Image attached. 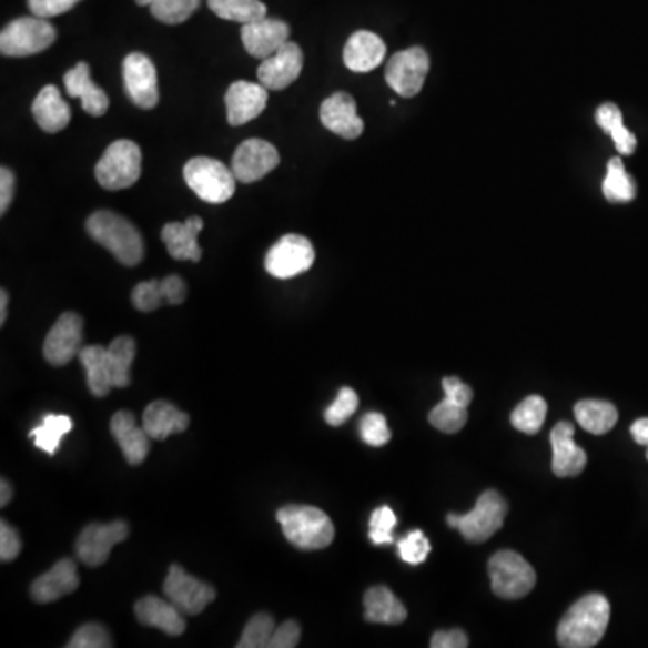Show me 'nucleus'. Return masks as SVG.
Masks as SVG:
<instances>
[{"label":"nucleus","instance_id":"obj_1","mask_svg":"<svg viewBox=\"0 0 648 648\" xmlns=\"http://www.w3.org/2000/svg\"><path fill=\"white\" fill-rule=\"evenodd\" d=\"M610 620V604L604 595H587L573 604L558 624L557 639L564 648L595 647Z\"/></svg>","mask_w":648,"mask_h":648},{"label":"nucleus","instance_id":"obj_2","mask_svg":"<svg viewBox=\"0 0 648 648\" xmlns=\"http://www.w3.org/2000/svg\"><path fill=\"white\" fill-rule=\"evenodd\" d=\"M87 233L94 242L105 247L112 256L126 267L143 262V236L129 220L112 211H95L87 220Z\"/></svg>","mask_w":648,"mask_h":648},{"label":"nucleus","instance_id":"obj_3","mask_svg":"<svg viewBox=\"0 0 648 648\" xmlns=\"http://www.w3.org/2000/svg\"><path fill=\"white\" fill-rule=\"evenodd\" d=\"M276 519L282 525L286 540L303 551L328 548L334 540V523L315 506H283L277 510Z\"/></svg>","mask_w":648,"mask_h":648},{"label":"nucleus","instance_id":"obj_4","mask_svg":"<svg viewBox=\"0 0 648 648\" xmlns=\"http://www.w3.org/2000/svg\"><path fill=\"white\" fill-rule=\"evenodd\" d=\"M508 514V505L499 492H483L473 512L465 515L448 514L447 525L458 529L467 543H485L496 535Z\"/></svg>","mask_w":648,"mask_h":648},{"label":"nucleus","instance_id":"obj_5","mask_svg":"<svg viewBox=\"0 0 648 648\" xmlns=\"http://www.w3.org/2000/svg\"><path fill=\"white\" fill-rule=\"evenodd\" d=\"M184 181L195 195L207 204H224L236 191V176L224 162L195 158L184 166Z\"/></svg>","mask_w":648,"mask_h":648},{"label":"nucleus","instance_id":"obj_6","mask_svg":"<svg viewBox=\"0 0 648 648\" xmlns=\"http://www.w3.org/2000/svg\"><path fill=\"white\" fill-rule=\"evenodd\" d=\"M141 162L143 155L138 144L129 139H120L110 144L95 164V179L105 190H126L139 181Z\"/></svg>","mask_w":648,"mask_h":648},{"label":"nucleus","instance_id":"obj_7","mask_svg":"<svg viewBox=\"0 0 648 648\" xmlns=\"http://www.w3.org/2000/svg\"><path fill=\"white\" fill-rule=\"evenodd\" d=\"M57 40V29L48 19L22 17L6 26L0 33V53L4 57L24 58L43 53Z\"/></svg>","mask_w":648,"mask_h":648},{"label":"nucleus","instance_id":"obj_8","mask_svg":"<svg viewBox=\"0 0 648 648\" xmlns=\"http://www.w3.org/2000/svg\"><path fill=\"white\" fill-rule=\"evenodd\" d=\"M488 575H490L492 591L505 600L525 598L528 593H531L537 581L534 567L510 549L499 551L490 558Z\"/></svg>","mask_w":648,"mask_h":648},{"label":"nucleus","instance_id":"obj_9","mask_svg":"<svg viewBox=\"0 0 648 648\" xmlns=\"http://www.w3.org/2000/svg\"><path fill=\"white\" fill-rule=\"evenodd\" d=\"M315 262L314 245L301 234H285L265 254V271L276 280H291L311 271Z\"/></svg>","mask_w":648,"mask_h":648},{"label":"nucleus","instance_id":"obj_10","mask_svg":"<svg viewBox=\"0 0 648 648\" xmlns=\"http://www.w3.org/2000/svg\"><path fill=\"white\" fill-rule=\"evenodd\" d=\"M162 589L168 600L172 601L182 615H201L202 610L213 604L216 598L215 589L210 584L191 577L184 571V567L176 564L170 567Z\"/></svg>","mask_w":648,"mask_h":648},{"label":"nucleus","instance_id":"obj_11","mask_svg":"<svg viewBox=\"0 0 648 648\" xmlns=\"http://www.w3.org/2000/svg\"><path fill=\"white\" fill-rule=\"evenodd\" d=\"M429 54L422 48H409L392 57L386 65L387 85L402 98H413L424 87L429 74Z\"/></svg>","mask_w":648,"mask_h":648},{"label":"nucleus","instance_id":"obj_12","mask_svg":"<svg viewBox=\"0 0 648 648\" xmlns=\"http://www.w3.org/2000/svg\"><path fill=\"white\" fill-rule=\"evenodd\" d=\"M129 525L124 520H112L109 525H89L78 535L77 555L85 566H103L109 560L112 548L129 539Z\"/></svg>","mask_w":648,"mask_h":648},{"label":"nucleus","instance_id":"obj_13","mask_svg":"<svg viewBox=\"0 0 648 648\" xmlns=\"http://www.w3.org/2000/svg\"><path fill=\"white\" fill-rule=\"evenodd\" d=\"M280 164V153L274 144L263 141V139H247L240 144L231 161L236 181L243 184H253L262 181L272 170H276Z\"/></svg>","mask_w":648,"mask_h":648},{"label":"nucleus","instance_id":"obj_14","mask_svg":"<svg viewBox=\"0 0 648 648\" xmlns=\"http://www.w3.org/2000/svg\"><path fill=\"white\" fill-rule=\"evenodd\" d=\"M126 94L139 109H155L159 103L158 69L146 54L130 53L123 62Z\"/></svg>","mask_w":648,"mask_h":648},{"label":"nucleus","instance_id":"obj_15","mask_svg":"<svg viewBox=\"0 0 648 648\" xmlns=\"http://www.w3.org/2000/svg\"><path fill=\"white\" fill-rule=\"evenodd\" d=\"M83 343V320L74 312H65L49 330L43 343V357L51 366H65L77 357Z\"/></svg>","mask_w":648,"mask_h":648},{"label":"nucleus","instance_id":"obj_16","mask_svg":"<svg viewBox=\"0 0 648 648\" xmlns=\"http://www.w3.org/2000/svg\"><path fill=\"white\" fill-rule=\"evenodd\" d=\"M305 57L297 43L288 42L280 51L265 58L257 68V81L269 91H285L300 78Z\"/></svg>","mask_w":648,"mask_h":648},{"label":"nucleus","instance_id":"obj_17","mask_svg":"<svg viewBox=\"0 0 648 648\" xmlns=\"http://www.w3.org/2000/svg\"><path fill=\"white\" fill-rule=\"evenodd\" d=\"M269 101V89L253 81H234L225 92V109L231 126H242L256 120Z\"/></svg>","mask_w":648,"mask_h":648},{"label":"nucleus","instance_id":"obj_18","mask_svg":"<svg viewBox=\"0 0 648 648\" xmlns=\"http://www.w3.org/2000/svg\"><path fill=\"white\" fill-rule=\"evenodd\" d=\"M291 28L283 20L260 19L242 26L243 48L257 60H265L288 42Z\"/></svg>","mask_w":648,"mask_h":648},{"label":"nucleus","instance_id":"obj_19","mask_svg":"<svg viewBox=\"0 0 648 648\" xmlns=\"http://www.w3.org/2000/svg\"><path fill=\"white\" fill-rule=\"evenodd\" d=\"M321 123L332 134L343 139H357L364 132V121L358 118L357 103L346 92H335L321 105Z\"/></svg>","mask_w":648,"mask_h":648},{"label":"nucleus","instance_id":"obj_20","mask_svg":"<svg viewBox=\"0 0 648 648\" xmlns=\"http://www.w3.org/2000/svg\"><path fill=\"white\" fill-rule=\"evenodd\" d=\"M80 587V577H78V566L71 558L58 560L48 573L40 575L31 586V596L39 604H51L71 595Z\"/></svg>","mask_w":648,"mask_h":648},{"label":"nucleus","instance_id":"obj_21","mask_svg":"<svg viewBox=\"0 0 648 648\" xmlns=\"http://www.w3.org/2000/svg\"><path fill=\"white\" fill-rule=\"evenodd\" d=\"M110 433L120 445L130 465H141L150 453V436L143 425H138L130 411H118L110 419Z\"/></svg>","mask_w":648,"mask_h":648},{"label":"nucleus","instance_id":"obj_22","mask_svg":"<svg viewBox=\"0 0 648 648\" xmlns=\"http://www.w3.org/2000/svg\"><path fill=\"white\" fill-rule=\"evenodd\" d=\"M573 438H575V427L567 422H560L551 431V448H554L551 468L557 477H575L586 468V450L578 447Z\"/></svg>","mask_w":648,"mask_h":648},{"label":"nucleus","instance_id":"obj_23","mask_svg":"<svg viewBox=\"0 0 648 648\" xmlns=\"http://www.w3.org/2000/svg\"><path fill=\"white\" fill-rule=\"evenodd\" d=\"M204 230L201 216H191L184 224L172 222L162 227L161 239L166 243L168 253L179 262H201L202 249L199 234Z\"/></svg>","mask_w":648,"mask_h":648},{"label":"nucleus","instance_id":"obj_24","mask_svg":"<svg viewBox=\"0 0 648 648\" xmlns=\"http://www.w3.org/2000/svg\"><path fill=\"white\" fill-rule=\"evenodd\" d=\"M63 85L71 98H80L81 107L87 114L101 118L109 110V95L92 81L89 63H77L71 71L65 72Z\"/></svg>","mask_w":648,"mask_h":648},{"label":"nucleus","instance_id":"obj_25","mask_svg":"<svg viewBox=\"0 0 648 648\" xmlns=\"http://www.w3.org/2000/svg\"><path fill=\"white\" fill-rule=\"evenodd\" d=\"M135 618L144 627H153L168 636H181L186 630V621L181 610L170 600H162L159 596H144L135 604Z\"/></svg>","mask_w":648,"mask_h":648},{"label":"nucleus","instance_id":"obj_26","mask_svg":"<svg viewBox=\"0 0 648 648\" xmlns=\"http://www.w3.org/2000/svg\"><path fill=\"white\" fill-rule=\"evenodd\" d=\"M386 58V43L372 31H357L344 45V65L353 72L377 69Z\"/></svg>","mask_w":648,"mask_h":648},{"label":"nucleus","instance_id":"obj_27","mask_svg":"<svg viewBox=\"0 0 648 648\" xmlns=\"http://www.w3.org/2000/svg\"><path fill=\"white\" fill-rule=\"evenodd\" d=\"M33 118L48 134H58L71 123V107L65 103L58 87H43L33 101Z\"/></svg>","mask_w":648,"mask_h":648},{"label":"nucleus","instance_id":"obj_28","mask_svg":"<svg viewBox=\"0 0 648 648\" xmlns=\"http://www.w3.org/2000/svg\"><path fill=\"white\" fill-rule=\"evenodd\" d=\"M143 427L152 439H166L190 427V416L166 401H155L144 409Z\"/></svg>","mask_w":648,"mask_h":648},{"label":"nucleus","instance_id":"obj_29","mask_svg":"<svg viewBox=\"0 0 648 648\" xmlns=\"http://www.w3.org/2000/svg\"><path fill=\"white\" fill-rule=\"evenodd\" d=\"M364 618L369 624L398 625L407 620V609L392 589L386 586H375L364 595Z\"/></svg>","mask_w":648,"mask_h":648},{"label":"nucleus","instance_id":"obj_30","mask_svg":"<svg viewBox=\"0 0 648 648\" xmlns=\"http://www.w3.org/2000/svg\"><path fill=\"white\" fill-rule=\"evenodd\" d=\"M80 361L85 367L87 386L92 395L98 398L109 395L112 392V369H110L109 348L103 346H85L81 348Z\"/></svg>","mask_w":648,"mask_h":648},{"label":"nucleus","instance_id":"obj_31","mask_svg":"<svg viewBox=\"0 0 648 648\" xmlns=\"http://www.w3.org/2000/svg\"><path fill=\"white\" fill-rule=\"evenodd\" d=\"M575 418L587 433H609L618 424V409L607 401H581L575 405Z\"/></svg>","mask_w":648,"mask_h":648},{"label":"nucleus","instance_id":"obj_32","mask_svg":"<svg viewBox=\"0 0 648 648\" xmlns=\"http://www.w3.org/2000/svg\"><path fill=\"white\" fill-rule=\"evenodd\" d=\"M596 123L601 130H606L607 134L615 141L616 150L621 155H632L636 152L635 134L629 129H625L624 115L621 110L615 103H604L596 110Z\"/></svg>","mask_w":648,"mask_h":648},{"label":"nucleus","instance_id":"obj_33","mask_svg":"<svg viewBox=\"0 0 648 648\" xmlns=\"http://www.w3.org/2000/svg\"><path fill=\"white\" fill-rule=\"evenodd\" d=\"M210 10L220 19L249 24L267 17V6L262 0H207Z\"/></svg>","mask_w":648,"mask_h":648},{"label":"nucleus","instance_id":"obj_34","mask_svg":"<svg viewBox=\"0 0 648 648\" xmlns=\"http://www.w3.org/2000/svg\"><path fill=\"white\" fill-rule=\"evenodd\" d=\"M72 429V419L68 415H45L42 424L37 425L29 436L34 445L49 456H54L62 444V438Z\"/></svg>","mask_w":648,"mask_h":648},{"label":"nucleus","instance_id":"obj_35","mask_svg":"<svg viewBox=\"0 0 648 648\" xmlns=\"http://www.w3.org/2000/svg\"><path fill=\"white\" fill-rule=\"evenodd\" d=\"M135 352H138V346H135V341L129 335H120L115 337L109 346V357H110V369H112V384L114 387H129L130 386V367L134 363Z\"/></svg>","mask_w":648,"mask_h":648},{"label":"nucleus","instance_id":"obj_36","mask_svg":"<svg viewBox=\"0 0 648 648\" xmlns=\"http://www.w3.org/2000/svg\"><path fill=\"white\" fill-rule=\"evenodd\" d=\"M601 191L609 202H630L635 201L636 184L632 176L625 170L621 159H610L607 164V175L601 184Z\"/></svg>","mask_w":648,"mask_h":648},{"label":"nucleus","instance_id":"obj_37","mask_svg":"<svg viewBox=\"0 0 648 648\" xmlns=\"http://www.w3.org/2000/svg\"><path fill=\"white\" fill-rule=\"evenodd\" d=\"M548 415V404L543 396L531 395L520 402L512 413V425L520 433L534 434L543 429L544 419Z\"/></svg>","mask_w":648,"mask_h":648},{"label":"nucleus","instance_id":"obj_38","mask_svg":"<svg viewBox=\"0 0 648 648\" xmlns=\"http://www.w3.org/2000/svg\"><path fill=\"white\" fill-rule=\"evenodd\" d=\"M467 405L459 404L445 396L433 411H431L429 422L433 427L445 434H456L465 427L468 419Z\"/></svg>","mask_w":648,"mask_h":648},{"label":"nucleus","instance_id":"obj_39","mask_svg":"<svg viewBox=\"0 0 648 648\" xmlns=\"http://www.w3.org/2000/svg\"><path fill=\"white\" fill-rule=\"evenodd\" d=\"M276 621L267 612H257L245 625L242 638H240L239 648H269L272 635L276 630Z\"/></svg>","mask_w":648,"mask_h":648},{"label":"nucleus","instance_id":"obj_40","mask_svg":"<svg viewBox=\"0 0 648 648\" xmlns=\"http://www.w3.org/2000/svg\"><path fill=\"white\" fill-rule=\"evenodd\" d=\"M201 0H153L150 11L162 24H182L195 13Z\"/></svg>","mask_w":648,"mask_h":648},{"label":"nucleus","instance_id":"obj_41","mask_svg":"<svg viewBox=\"0 0 648 648\" xmlns=\"http://www.w3.org/2000/svg\"><path fill=\"white\" fill-rule=\"evenodd\" d=\"M396 546H398V554H401L402 560L411 564V566L424 564L431 554L429 539L425 537L422 529H415L409 535H405L404 539L398 540Z\"/></svg>","mask_w":648,"mask_h":648},{"label":"nucleus","instance_id":"obj_42","mask_svg":"<svg viewBox=\"0 0 648 648\" xmlns=\"http://www.w3.org/2000/svg\"><path fill=\"white\" fill-rule=\"evenodd\" d=\"M361 438L372 447H384L392 439V431L387 427L386 416L382 413H366L361 419Z\"/></svg>","mask_w":648,"mask_h":648},{"label":"nucleus","instance_id":"obj_43","mask_svg":"<svg viewBox=\"0 0 648 648\" xmlns=\"http://www.w3.org/2000/svg\"><path fill=\"white\" fill-rule=\"evenodd\" d=\"M357 407V393L353 392L352 387H343V389L338 392L334 404L330 405L328 409L324 411V419H326V424L332 425V427H338V425H343L344 422H348V419L355 415Z\"/></svg>","mask_w":648,"mask_h":648},{"label":"nucleus","instance_id":"obj_44","mask_svg":"<svg viewBox=\"0 0 648 648\" xmlns=\"http://www.w3.org/2000/svg\"><path fill=\"white\" fill-rule=\"evenodd\" d=\"M396 526L395 512L389 506H381L373 512L372 519H369V539L373 544L382 546V544H393V529Z\"/></svg>","mask_w":648,"mask_h":648},{"label":"nucleus","instance_id":"obj_45","mask_svg":"<svg viewBox=\"0 0 648 648\" xmlns=\"http://www.w3.org/2000/svg\"><path fill=\"white\" fill-rule=\"evenodd\" d=\"M112 639L105 627L100 624L81 625L69 639L68 648H110Z\"/></svg>","mask_w":648,"mask_h":648},{"label":"nucleus","instance_id":"obj_46","mask_svg":"<svg viewBox=\"0 0 648 648\" xmlns=\"http://www.w3.org/2000/svg\"><path fill=\"white\" fill-rule=\"evenodd\" d=\"M132 303L139 312H155L162 303H166L159 280L139 283L132 292Z\"/></svg>","mask_w":648,"mask_h":648},{"label":"nucleus","instance_id":"obj_47","mask_svg":"<svg viewBox=\"0 0 648 648\" xmlns=\"http://www.w3.org/2000/svg\"><path fill=\"white\" fill-rule=\"evenodd\" d=\"M81 0H28L29 10L40 19H53L58 14L68 13Z\"/></svg>","mask_w":648,"mask_h":648},{"label":"nucleus","instance_id":"obj_48","mask_svg":"<svg viewBox=\"0 0 648 648\" xmlns=\"http://www.w3.org/2000/svg\"><path fill=\"white\" fill-rule=\"evenodd\" d=\"M22 551V539L13 526L0 520V560L11 563Z\"/></svg>","mask_w":648,"mask_h":648},{"label":"nucleus","instance_id":"obj_49","mask_svg":"<svg viewBox=\"0 0 648 648\" xmlns=\"http://www.w3.org/2000/svg\"><path fill=\"white\" fill-rule=\"evenodd\" d=\"M301 627L297 621L288 620L285 624L277 625L274 635H272L269 648H294L300 645Z\"/></svg>","mask_w":648,"mask_h":648},{"label":"nucleus","instance_id":"obj_50","mask_svg":"<svg viewBox=\"0 0 648 648\" xmlns=\"http://www.w3.org/2000/svg\"><path fill=\"white\" fill-rule=\"evenodd\" d=\"M161 286L168 305H181V303L186 301L188 286L181 276H176V274L166 276L164 280H161Z\"/></svg>","mask_w":648,"mask_h":648},{"label":"nucleus","instance_id":"obj_51","mask_svg":"<svg viewBox=\"0 0 648 648\" xmlns=\"http://www.w3.org/2000/svg\"><path fill=\"white\" fill-rule=\"evenodd\" d=\"M433 648H465L468 647V636L462 629L438 630L431 638Z\"/></svg>","mask_w":648,"mask_h":648},{"label":"nucleus","instance_id":"obj_52","mask_svg":"<svg viewBox=\"0 0 648 648\" xmlns=\"http://www.w3.org/2000/svg\"><path fill=\"white\" fill-rule=\"evenodd\" d=\"M14 199V173L10 168H0V215H6Z\"/></svg>","mask_w":648,"mask_h":648},{"label":"nucleus","instance_id":"obj_53","mask_svg":"<svg viewBox=\"0 0 648 648\" xmlns=\"http://www.w3.org/2000/svg\"><path fill=\"white\" fill-rule=\"evenodd\" d=\"M444 392L445 396L459 402V404L467 405V407L470 405V402H473V389H470L465 382L459 381V378H444Z\"/></svg>","mask_w":648,"mask_h":648},{"label":"nucleus","instance_id":"obj_54","mask_svg":"<svg viewBox=\"0 0 648 648\" xmlns=\"http://www.w3.org/2000/svg\"><path fill=\"white\" fill-rule=\"evenodd\" d=\"M630 434H632L636 444L647 447L648 459V418L636 419L635 424L630 425Z\"/></svg>","mask_w":648,"mask_h":648},{"label":"nucleus","instance_id":"obj_55","mask_svg":"<svg viewBox=\"0 0 648 648\" xmlns=\"http://www.w3.org/2000/svg\"><path fill=\"white\" fill-rule=\"evenodd\" d=\"M0 490H2V494H0V506L6 508V506L10 505L11 497H13V488H11V483L8 482V479H2V482H0Z\"/></svg>","mask_w":648,"mask_h":648},{"label":"nucleus","instance_id":"obj_56","mask_svg":"<svg viewBox=\"0 0 648 648\" xmlns=\"http://www.w3.org/2000/svg\"><path fill=\"white\" fill-rule=\"evenodd\" d=\"M8 301H10V294L2 288L0 291V326L8 320Z\"/></svg>","mask_w":648,"mask_h":648},{"label":"nucleus","instance_id":"obj_57","mask_svg":"<svg viewBox=\"0 0 648 648\" xmlns=\"http://www.w3.org/2000/svg\"><path fill=\"white\" fill-rule=\"evenodd\" d=\"M153 0H135V4L138 6H150Z\"/></svg>","mask_w":648,"mask_h":648}]
</instances>
